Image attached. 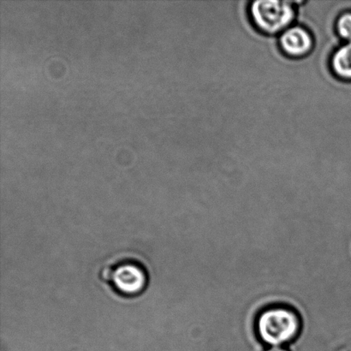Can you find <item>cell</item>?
Here are the masks:
<instances>
[{
  "instance_id": "3",
  "label": "cell",
  "mask_w": 351,
  "mask_h": 351,
  "mask_svg": "<svg viewBox=\"0 0 351 351\" xmlns=\"http://www.w3.org/2000/svg\"><path fill=\"white\" fill-rule=\"evenodd\" d=\"M250 15L254 25L269 34L289 29L295 13L293 5L287 1H254L251 3Z\"/></svg>"
},
{
  "instance_id": "1",
  "label": "cell",
  "mask_w": 351,
  "mask_h": 351,
  "mask_svg": "<svg viewBox=\"0 0 351 351\" xmlns=\"http://www.w3.org/2000/svg\"><path fill=\"white\" fill-rule=\"evenodd\" d=\"M102 282L119 297H139L149 284V270L139 257L120 254L110 258L99 269Z\"/></svg>"
},
{
  "instance_id": "6",
  "label": "cell",
  "mask_w": 351,
  "mask_h": 351,
  "mask_svg": "<svg viewBox=\"0 0 351 351\" xmlns=\"http://www.w3.org/2000/svg\"><path fill=\"white\" fill-rule=\"evenodd\" d=\"M339 36L351 43V13L343 14L337 22Z\"/></svg>"
},
{
  "instance_id": "7",
  "label": "cell",
  "mask_w": 351,
  "mask_h": 351,
  "mask_svg": "<svg viewBox=\"0 0 351 351\" xmlns=\"http://www.w3.org/2000/svg\"><path fill=\"white\" fill-rule=\"evenodd\" d=\"M267 351H287V350H285L283 348H281V347H280V346H275V347H273V348L268 350Z\"/></svg>"
},
{
  "instance_id": "2",
  "label": "cell",
  "mask_w": 351,
  "mask_h": 351,
  "mask_svg": "<svg viewBox=\"0 0 351 351\" xmlns=\"http://www.w3.org/2000/svg\"><path fill=\"white\" fill-rule=\"evenodd\" d=\"M300 322L293 311L287 308H271L258 321L261 339L268 345L280 346L291 341L298 332Z\"/></svg>"
},
{
  "instance_id": "5",
  "label": "cell",
  "mask_w": 351,
  "mask_h": 351,
  "mask_svg": "<svg viewBox=\"0 0 351 351\" xmlns=\"http://www.w3.org/2000/svg\"><path fill=\"white\" fill-rule=\"evenodd\" d=\"M333 72L339 77L351 79V43L343 45L332 55Z\"/></svg>"
},
{
  "instance_id": "4",
  "label": "cell",
  "mask_w": 351,
  "mask_h": 351,
  "mask_svg": "<svg viewBox=\"0 0 351 351\" xmlns=\"http://www.w3.org/2000/svg\"><path fill=\"white\" fill-rule=\"evenodd\" d=\"M280 46L285 53L291 57H302L312 49L311 34L304 27H289L280 36Z\"/></svg>"
}]
</instances>
